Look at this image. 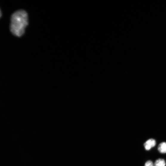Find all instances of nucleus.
I'll return each instance as SVG.
<instances>
[{"instance_id": "obj_2", "label": "nucleus", "mask_w": 166, "mask_h": 166, "mask_svg": "<svg viewBox=\"0 0 166 166\" xmlns=\"http://www.w3.org/2000/svg\"><path fill=\"white\" fill-rule=\"evenodd\" d=\"M156 141L153 139H150L146 141L144 144L145 149L149 151L156 145Z\"/></svg>"}, {"instance_id": "obj_1", "label": "nucleus", "mask_w": 166, "mask_h": 166, "mask_svg": "<svg viewBox=\"0 0 166 166\" xmlns=\"http://www.w3.org/2000/svg\"><path fill=\"white\" fill-rule=\"evenodd\" d=\"M28 24V15L27 12L22 10L16 11L11 17L10 31L15 36L21 37L24 34Z\"/></svg>"}, {"instance_id": "obj_4", "label": "nucleus", "mask_w": 166, "mask_h": 166, "mask_svg": "<svg viewBox=\"0 0 166 166\" xmlns=\"http://www.w3.org/2000/svg\"><path fill=\"white\" fill-rule=\"evenodd\" d=\"M165 162L162 159H159L156 160L154 164V166H165Z\"/></svg>"}, {"instance_id": "obj_3", "label": "nucleus", "mask_w": 166, "mask_h": 166, "mask_svg": "<svg viewBox=\"0 0 166 166\" xmlns=\"http://www.w3.org/2000/svg\"><path fill=\"white\" fill-rule=\"evenodd\" d=\"M158 150L161 153H166V143L162 142L159 144L158 147Z\"/></svg>"}, {"instance_id": "obj_5", "label": "nucleus", "mask_w": 166, "mask_h": 166, "mask_svg": "<svg viewBox=\"0 0 166 166\" xmlns=\"http://www.w3.org/2000/svg\"><path fill=\"white\" fill-rule=\"evenodd\" d=\"M144 166H154L153 162L150 160L146 162Z\"/></svg>"}]
</instances>
